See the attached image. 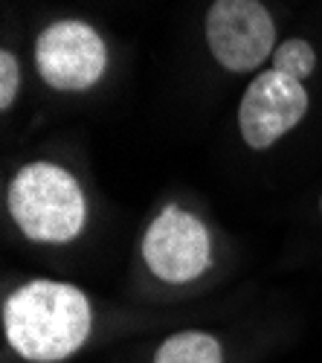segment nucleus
Wrapping results in <instances>:
<instances>
[{
    "label": "nucleus",
    "instance_id": "obj_5",
    "mask_svg": "<svg viewBox=\"0 0 322 363\" xmlns=\"http://www.w3.org/2000/svg\"><path fill=\"white\" fill-rule=\"evenodd\" d=\"M142 262L166 285H189L200 279L215 264L209 227L180 203L163 206L145 227Z\"/></svg>",
    "mask_w": 322,
    "mask_h": 363
},
{
    "label": "nucleus",
    "instance_id": "obj_9",
    "mask_svg": "<svg viewBox=\"0 0 322 363\" xmlns=\"http://www.w3.org/2000/svg\"><path fill=\"white\" fill-rule=\"evenodd\" d=\"M319 213H322V198H319Z\"/></svg>",
    "mask_w": 322,
    "mask_h": 363
},
{
    "label": "nucleus",
    "instance_id": "obj_4",
    "mask_svg": "<svg viewBox=\"0 0 322 363\" xmlns=\"http://www.w3.org/2000/svg\"><path fill=\"white\" fill-rule=\"evenodd\" d=\"M203 35L218 67L236 76L258 70L279 47L276 21L261 0H212Z\"/></svg>",
    "mask_w": 322,
    "mask_h": 363
},
{
    "label": "nucleus",
    "instance_id": "obj_8",
    "mask_svg": "<svg viewBox=\"0 0 322 363\" xmlns=\"http://www.w3.org/2000/svg\"><path fill=\"white\" fill-rule=\"evenodd\" d=\"M21 84H23V70L21 62L12 50L0 52V111H12V105L21 96Z\"/></svg>",
    "mask_w": 322,
    "mask_h": 363
},
{
    "label": "nucleus",
    "instance_id": "obj_6",
    "mask_svg": "<svg viewBox=\"0 0 322 363\" xmlns=\"http://www.w3.org/2000/svg\"><path fill=\"white\" fill-rule=\"evenodd\" d=\"M108 62L105 38L79 18L52 21L35 38V70L58 94H84L96 87L108 73Z\"/></svg>",
    "mask_w": 322,
    "mask_h": 363
},
{
    "label": "nucleus",
    "instance_id": "obj_2",
    "mask_svg": "<svg viewBox=\"0 0 322 363\" xmlns=\"http://www.w3.org/2000/svg\"><path fill=\"white\" fill-rule=\"evenodd\" d=\"M6 209L23 238L70 245L87 227V195L76 174L52 160L23 163L6 189Z\"/></svg>",
    "mask_w": 322,
    "mask_h": 363
},
{
    "label": "nucleus",
    "instance_id": "obj_3",
    "mask_svg": "<svg viewBox=\"0 0 322 363\" xmlns=\"http://www.w3.org/2000/svg\"><path fill=\"white\" fill-rule=\"evenodd\" d=\"M308 76L284 62H276L250 79L238 102V134L247 148L268 151L284 140L311 111Z\"/></svg>",
    "mask_w": 322,
    "mask_h": 363
},
{
    "label": "nucleus",
    "instance_id": "obj_1",
    "mask_svg": "<svg viewBox=\"0 0 322 363\" xmlns=\"http://www.w3.org/2000/svg\"><path fill=\"white\" fill-rule=\"evenodd\" d=\"M4 337L23 363H64L93 337V302L73 282L29 279L4 299Z\"/></svg>",
    "mask_w": 322,
    "mask_h": 363
},
{
    "label": "nucleus",
    "instance_id": "obj_7",
    "mask_svg": "<svg viewBox=\"0 0 322 363\" xmlns=\"http://www.w3.org/2000/svg\"><path fill=\"white\" fill-rule=\"evenodd\" d=\"M151 363H226L224 343L207 328H180L157 343Z\"/></svg>",
    "mask_w": 322,
    "mask_h": 363
}]
</instances>
